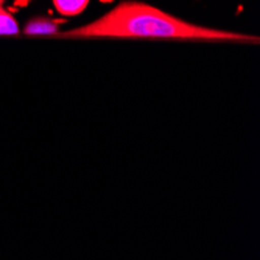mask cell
Masks as SVG:
<instances>
[{
	"instance_id": "cell-1",
	"label": "cell",
	"mask_w": 260,
	"mask_h": 260,
	"mask_svg": "<svg viewBox=\"0 0 260 260\" xmlns=\"http://www.w3.org/2000/svg\"><path fill=\"white\" fill-rule=\"evenodd\" d=\"M72 38H162L198 41H245L249 36L200 27L142 2H123L87 25L66 31Z\"/></svg>"
},
{
	"instance_id": "cell-2",
	"label": "cell",
	"mask_w": 260,
	"mask_h": 260,
	"mask_svg": "<svg viewBox=\"0 0 260 260\" xmlns=\"http://www.w3.org/2000/svg\"><path fill=\"white\" fill-rule=\"evenodd\" d=\"M90 0H53L56 11L62 16H77L83 13Z\"/></svg>"
},
{
	"instance_id": "cell-3",
	"label": "cell",
	"mask_w": 260,
	"mask_h": 260,
	"mask_svg": "<svg viewBox=\"0 0 260 260\" xmlns=\"http://www.w3.org/2000/svg\"><path fill=\"white\" fill-rule=\"evenodd\" d=\"M19 27L16 19L0 7V35H17Z\"/></svg>"
},
{
	"instance_id": "cell-4",
	"label": "cell",
	"mask_w": 260,
	"mask_h": 260,
	"mask_svg": "<svg viewBox=\"0 0 260 260\" xmlns=\"http://www.w3.org/2000/svg\"><path fill=\"white\" fill-rule=\"evenodd\" d=\"M5 2V0H0V7H2V4Z\"/></svg>"
}]
</instances>
